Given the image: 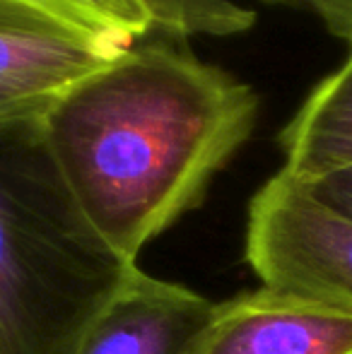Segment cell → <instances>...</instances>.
I'll use <instances>...</instances> for the list:
<instances>
[{"label":"cell","instance_id":"6da1fadb","mask_svg":"<svg viewBox=\"0 0 352 354\" xmlns=\"http://www.w3.org/2000/svg\"><path fill=\"white\" fill-rule=\"evenodd\" d=\"M259 104L251 84L157 37L56 94L39 126L89 224L136 263L203 201Z\"/></svg>","mask_w":352,"mask_h":354},{"label":"cell","instance_id":"7a4b0ae2","mask_svg":"<svg viewBox=\"0 0 352 354\" xmlns=\"http://www.w3.org/2000/svg\"><path fill=\"white\" fill-rule=\"evenodd\" d=\"M39 118L0 126V354H75L138 270L89 224Z\"/></svg>","mask_w":352,"mask_h":354},{"label":"cell","instance_id":"3957f363","mask_svg":"<svg viewBox=\"0 0 352 354\" xmlns=\"http://www.w3.org/2000/svg\"><path fill=\"white\" fill-rule=\"evenodd\" d=\"M246 261L263 287L352 313V219L285 169L251 198Z\"/></svg>","mask_w":352,"mask_h":354},{"label":"cell","instance_id":"277c9868","mask_svg":"<svg viewBox=\"0 0 352 354\" xmlns=\"http://www.w3.org/2000/svg\"><path fill=\"white\" fill-rule=\"evenodd\" d=\"M133 44L37 0H0V89L56 97Z\"/></svg>","mask_w":352,"mask_h":354},{"label":"cell","instance_id":"5b68a950","mask_svg":"<svg viewBox=\"0 0 352 354\" xmlns=\"http://www.w3.org/2000/svg\"><path fill=\"white\" fill-rule=\"evenodd\" d=\"M186 354H352V313L261 287L215 304Z\"/></svg>","mask_w":352,"mask_h":354},{"label":"cell","instance_id":"8992f818","mask_svg":"<svg viewBox=\"0 0 352 354\" xmlns=\"http://www.w3.org/2000/svg\"><path fill=\"white\" fill-rule=\"evenodd\" d=\"M215 311V301L138 268L104 308L75 354H186Z\"/></svg>","mask_w":352,"mask_h":354},{"label":"cell","instance_id":"52a82bcc","mask_svg":"<svg viewBox=\"0 0 352 354\" xmlns=\"http://www.w3.org/2000/svg\"><path fill=\"white\" fill-rule=\"evenodd\" d=\"M285 171L311 181L352 164V39L348 56L302 102L277 136Z\"/></svg>","mask_w":352,"mask_h":354},{"label":"cell","instance_id":"ba28073f","mask_svg":"<svg viewBox=\"0 0 352 354\" xmlns=\"http://www.w3.org/2000/svg\"><path fill=\"white\" fill-rule=\"evenodd\" d=\"M152 37H234L256 24V12L234 0H140Z\"/></svg>","mask_w":352,"mask_h":354},{"label":"cell","instance_id":"9c48e42d","mask_svg":"<svg viewBox=\"0 0 352 354\" xmlns=\"http://www.w3.org/2000/svg\"><path fill=\"white\" fill-rule=\"evenodd\" d=\"M61 15L77 19L99 32L140 41L152 37V24L140 0H37Z\"/></svg>","mask_w":352,"mask_h":354},{"label":"cell","instance_id":"30bf717a","mask_svg":"<svg viewBox=\"0 0 352 354\" xmlns=\"http://www.w3.org/2000/svg\"><path fill=\"white\" fill-rule=\"evenodd\" d=\"M270 5H287L316 15L333 37L352 39V0H266Z\"/></svg>","mask_w":352,"mask_h":354},{"label":"cell","instance_id":"8fae6325","mask_svg":"<svg viewBox=\"0 0 352 354\" xmlns=\"http://www.w3.org/2000/svg\"><path fill=\"white\" fill-rule=\"evenodd\" d=\"M321 203L352 219V164L311 181H302Z\"/></svg>","mask_w":352,"mask_h":354},{"label":"cell","instance_id":"7c38bea8","mask_svg":"<svg viewBox=\"0 0 352 354\" xmlns=\"http://www.w3.org/2000/svg\"><path fill=\"white\" fill-rule=\"evenodd\" d=\"M53 97H27L0 89V126L15 121H29V118L44 116Z\"/></svg>","mask_w":352,"mask_h":354}]
</instances>
